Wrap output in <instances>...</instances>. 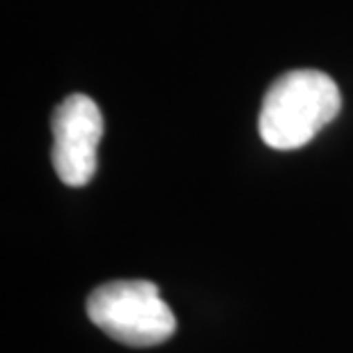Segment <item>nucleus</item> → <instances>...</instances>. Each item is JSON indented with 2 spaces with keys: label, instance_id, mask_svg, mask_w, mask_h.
I'll return each instance as SVG.
<instances>
[{
  "label": "nucleus",
  "instance_id": "nucleus-1",
  "mask_svg": "<svg viewBox=\"0 0 353 353\" xmlns=\"http://www.w3.org/2000/svg\"><path fill=\"white\" fill-rule=\"evenodd\" d=\"M340 108V88L328 74L316 69L287 72L266 92L259 136L271 150H299L333 122Z\"/></svg>",
  "mask_w": 353,
  "mask_h": 353
},
{
  "label": "nucleus",
  "instance_id": "nucleus-2",
  "mask_svg": "<svg viewBox=\"0 0 353 353\" xmlns=\"http://www.w3.org/2000/svg\"><path fill=\"white\" fill-rule=\"evenodd\" d=\"M88 316L97 328L126 347H157L170 340L176 319L154 282L115 280L88 299Z\"/></svg>",
  "mask_w": 353,
  "mask_h": 353
},
{
  "label": "nucleus",
  "instance_id": "nucleus-3",
  "mask_svg": "<svg viewBox=\"0 0 353 353\" xmlns=\"http://www.w3.org/2000/svg\"><path fill=\"white\" fill-rule=\"evenodd\" d=\"M53 168L67 186H85L97 172V150L103 138V115L94 99L72 94L53 112Z\"/></svg>",
  "mask_w": 353,
  "mask_h": 353
}]
</instances>
